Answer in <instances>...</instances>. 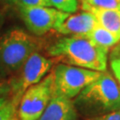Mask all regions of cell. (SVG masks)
I'll list each match as a JSON object with an SVG mask.
<instances>
[{
  "instance_id": "cell-1",
  "label": "cell",
  "mask_w": 120,
  "mask_h": 120,
  "mask_svg": "<svg viewBox=\"0 0 120 120\" xmlns=\"http://www.w3.org/2000/svg\"><path fill=\"white\" fill-rule=\"evenodd\" d=\"M48 54L63 64L106 71L109 49L99 46L85 36L62 38L48 48Z\"/></svg>"
},
{
  "instance_id": "cell-2",
  "label": "cell",
  "mask_w": 120,
  "mask_h": 120,
  "mask_svg": "<svg viewBox=\"0 0 120 120\" xmlns=\"http://www.w3.org/2000/svg\"><path fill=\"white\" fill-rule=\"evenodd\" d=\"M73 101L77 110L88 117L105 115L120 110V89L114 77L103 71Z\"/></svg>"
},
{
  "instance_id": "cell-3",
  "label": "cell",
  "mask_w": 120,
  "mask_h": 120,
  "mask_svg": "<svg viewBox=\"0 0 120 120\" xmlns=\"http://www.w3.org/2000/svg\"><path fill=\"white\" fill-rule=\"evenodd\" d=\"M43 46L39 38L22 29L8 30L0 37V82L19 72L32 53Z\"/></svg>"
},
{
  "instance_id": "cell-4",
  "label": "cell",
  "mask_w": 120,
  "mask_h": 120,
  "mask_svg": "<svg viewBox=\"0 0 120 120\" xmlns=\"http://www.w3.org/2000/svg\"><path fill=\"white\" fill-rule=\"evenodd\" d=\"M101 73L60 63L52 71V96H61L68 99L75 98L86 86L96 80Z\"/></svg>"
},
{
  "instance_id": "cell-5",
  "label": "cell",
  "mask_w": 120,
  "mask_h": 120,
  "mask_svg": "<svg viewBox=\"0 0 120 120\" xmlns=\"http://www.w3.org/2000/svg\"><path fill=\"white\" fill-rule=\"evenodd\" d=\"M53 74L51 72L40 82L29 87L19 102L18 119L38 120L52 96Z\"/></svg>"
},
{
  "instance_id": "cell-6",
  "label": "cell",
  "mask_w": 120,
  "mask_h": 120,
  "mask_svg": "<svg viewBox=\"0 0 120 120\" xmlns=\"http://www.w3.org/2000/svg\"><path fill=\"white\" fill-rule=\"evenodd\" d=\"M52 64L53 60L41 55L38 52L32 53L19 71L20 74L13 77L11 81H9L11 85V94H13L12 100L13 101L19 104L25 91L31 86L41 81L52 69Z\"/></svg>"
},
{
  "instance_id": "cell-7",
  "label": "cell",
  "mask_w": 120,
  "mask_h": 120,
  "mask_svg": "<svg viewBox=\"0 0 120 120\" xmlns=\"http://www.w3.org/2000/svg\"><path fill=\"white\" fill-rule=\"evenodd\" d=\"M19 12L27 28L37 36L55 30L70 14L48 6L19 8Z\"/></svg>"
},
{
  "instance_id": "cell-8",
  "label": "cell",
  "mask_w": 120,
  "mask_h": 120,
  "mask_svg": "<svg viewBox=\"0 0 120 120\" xmlns=\"http://www.w3.org/2000/svg\"><path fill=\"white\" fill-rule=\"evenodd\" d=\"M98 24L95 17L90 12L69 14L57 26L55 30L61 35L86 36Z\"/></svg>"
},
{
  "instance_id": "cell-9",
  "label": "cell",
  "mask_w": 120,
  "mask_h": 120,
  "mask_svg": "<svg viewBox=\"0 0 120 120\" xmlns=\"http://www.w3.org/2000/svg\"><path fill=\"white\" fill-rule=\"evenodd\" d=\"M77 110L72 99L52 96L38 120H77Z\"/></svg>"
},
{
  "instance_id": "cell-10",
  "label": "cell",
  "mask_w": 120,
  "mask_h": 120,
  "mask_svg": "<svg viewBox=\"0 0 120 120\" xmlns=\"http://www.w3.org/2000/svg\"><path fill=\"white\" fill-rule=\"evenodd\" d=\"M90 12L95 17L99 25L120 38V11L92 9Z\"/></svg>"
},
{
  "instance_id": "cell-11",
  "label": "cell",
  "mask_w": 120,
  "mask_h": 120,
  "mask_svg": "<svg viewBox=\"0 0 120 120\" xmlns=\"http://www.w3.org/2000/svg\"><path fill=\"white\" fill-rule=\"evenodd\" d=\"M85 37L90 39L95 45L101 46V47L108 48V49L115 45L120 41L119 38H117L116 36L112 34L111 32H109V30L104 29L103 27H101L99 24L95 26Z\"/></svg>"
},
{
  "instance_id": "cell-12",
  "label": "cell",
  "mask_w": 120,
  "mask_h": 120,
  "mask_svg": "<svg viewBox=\"0 0 120 120\" xmlns=\"http://www.w3.org/2000/svg\"><path fill=\"white\" fill-rule=\"evenodd\" d=\"M84 11L92 9L120 11V0H79Z\"/></svg>"
},
{
  "instance_id": "cell-13",
  "label": "cell",
  "mask_w": 120,
  "mask_h": 120,
  "mask_svg": "<svg viewBox=\"0 0 120 120\" xmlns=\"http://www.w3.org/2000/svg\"><path fill=\"white\" fill-rule=\"evenodd\" d=\"M18 105L13 100L8 101L0 109V120H18Z\"/></svg>"
},
{
  "instance_id": "cell-14",
  "label": "cell",
  "mask_w": 120,
  "mask_h": 120,
  "mask_svg": "<svg viewBox=\"0 0 120 120\" xmlns=\"http://www.w3.org/2000/svg\"><path fill=\"white\" fill-rule=\"evenodd\" d=\"M49 2L55 9L68 13H75L78 6L77 0H49Z\"/></svg>"
},
{
  "instance_id": "cell-15",
  "label": "cell",
  "mask_w": 120,
  "mask_h": 120,
  "mask_svg": "<svg viewBox=\"0 0 120 120\" xmlns=\"http://www.w3.org/2000/svg\"><path fill=\"white\" fill-rule=\"evenodd\" d=\"M10 4L17 6L19 8H30V7H38V6H48L52 5L49 0H7Z\"/></svg>"
},
{
  "instance_id": "cell-16",
  "label": "cell",
  "mask_w": 120,
  "mask_h": 120,
  "mask_svg": "<svg viewBox=\"0 0 120 120\" xmlns=\"http://www.w3.org/2000/svg\"><path fill=\"white\" fill-rule=\"evenodd\" d=\"M110 68L114 76L118 80L120 84V49L116 48L114 52L111 54L110 60Z\"/></svg>"
},
{
  "instance_id": "cell-17",
  "label": "cell",
  "mask_w": 120,
  "mask_h": 120,
  "mask_svg": "<svg viewBox=\"0 0 120 120\" xmlns=\"http://www.w3.org/2000/svg\"><path fill=\"white\" fill-rule=\"evenodd\" d=\"M85 120H120V110L101 116H90Z\"/></svg>"
},
{
  "instance_id": "cell-18",
  "label": "cell",
  "mask_w": 120,
  "mask_h": 120,
  "mask_svg": "<svg viewBox=\"0 0 120 120\" xmlns=\"http://www.w3.org/2000/svg\"><path fill=\"white\" fill-rule=\"evenodd\" d=\"M11 94V85L9 82H0V95H5Z\"/></svg>"
},
{
  "instance_id": "cell-19",
  "label": "cell",
  "mask_w": 120,
  "mask_h": 120,
  "mask_svg": "<svg viewBox=\"0 0 120 120\" xmlns=\"http://www.w3.org/2000/svg\"><path fill=\"white\" fill-rule=\"evenodd\" d=\"M5 20H6V12L4 9L0 8V30L3 28Z\"/></svg>"
},
{
  "instance_id": "cell-20",
  "label": "cell",
  "mask_w": 120,
  "mask_h": 120,
  "mask_svg": "<svg viewBox=\"0 0 120 120\" xmlns=\"http://www.w3.org/2000/svg\"><path fill=\"white\" fill-rule=\"evenodd\" d=\"M8 99L6 98L5 96H2V95H0V109L4 106L6 103L8 102Z\"/></svg>"
},
{
  "instance_id": "cell-21",
  "label": "cell",
  "mask_w": 120,
  "mask_h": 120,
  "mask_svg": "<svg viewBox=\"0 0 120 120\" xmlns=\"http://www.w3.org/2000/svg\"><path fill=\"white\" fill-rule=\"evenodd\" d=\"M119 89H120V87H119Z\"/></svg>"
}]
</instances>
